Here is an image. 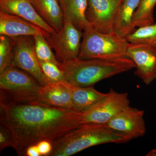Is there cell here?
<instances>
[{"label": "cell", "mask_w": 156, "mask_h": 156, "mask_svg": "<svg viewBox=\"0 0 156 156\" xmlns=\"http://www.w3.org/2000/svg\"><path fill=\"white\" fill-rule=\"evenodd\" d=\"M37 145L41 156H48L53 148L52 143L47 140L40 141Z\"/></svg>", "instance_id": "25"}, {"label": "cell", "mask_w": 156, "mask_h": 156, "mask_svg": "<svg viewBox=\"0 0 156 156\" xmlns=\"http://www.w3.org/2000/svg\"><path fill=\"white\" fill-rule=\"evenodd\" d=\"M0 9L6 13L22 17L50 34L56 32L38 14L30 0H0Z\"/></svg>", "instance_id": "14"}, {"label": "cell", "mask_w": 156, "mask_h": 156, "mask_svg": "<svg viewBox=\"0 0 156 156\" xmlns=\"http://www.w3.org/2000/svg\"><path fill=\"white\" fill-rule=\"evenodd\" d=\"M147 156H156V149H153L146 155Z\"/></svg>", "instance_id": "27"}, {"label": "cell", "mask_w": 156, "mask_h": 156, "mask_svg": "<svg viewBox=\"0 0 156 156\" xmlns=\"http://www.w3.org/2000/svg\"><path fill=\"white\" fill-rule=\"evenodd\" d=\"M41 86L26 72L16 67L0 74V103H28L38 101Z\"/></svg>", "instance_id": "5"}, {"label": "cell", "mask_w": 156, "mask_h": 156, "mask_svg": "<svg viewBox=\"0 0 156 156\" xmlns=\"http://www.w3.org/2000/svg\"><path fill=\"white\" fill-rule=\"evenodd\" d=\"M59 67L64 73L66 82L74 86L87 87L128 71L136 66L128 57L112 60L77 58L61 62Z\"/></svg>", "instance_id": "2"}, {"label": "cell", "mask_w": 156, "mask_h": 156, "mask_svg": "<svg viewBox=\"0 0 156 156\" xmlns=\"http://www.w3.org/2000/svg\"><path fill=\"white\" fill-rule=\"evenodd\" d=\"M144 115L143 110L129 105L113 117L105 126L131 140L142 137L146 132Z\"/></svg>", "instance_id": "11"}, {"label": "cell", "mask_w": 156, "mask_h": 156, "mask_svg": "<svg viewBox=\"0 0 156 156\" xmlns=\"http://www.w3.org/2000/svg\"><path fill=\"white\" fill-rule=\"evenodd\" d=\"M83 35L82 30L70 22L65 21L61 30L50 34L46 39L55 51L58 61L63 62L78 58Z\"/></svg>", "instance_id": "8"}, {"label": "cell", "mask_w": 156, "mask_h": 156, "mask_svg": "<svg viewBox=\"0 0 156 156\" xmlns=\"http://www.w3.org/2000/svg\"><path fill=\"white\" fill-rule=\"evenodd\" d=\"M73 85L66 82L41 87L38 101L50 106L73 109Z\"/></svg>", "instance_id": "13"}, {"label": "cell", "mask_w": 156, "mask_h": 156, "mask_svg": "<svg viewBox=\"0 0 156 156\" xmlns=\"http://www.w3.org/2000/svg\"><path fill=\"white\" fill-rule=\"evenodd\" d=\"M50 33L22 17L0 10V34L11 37L42 35L45 38Z\"/></svg>", "instance_id": "12"}, {"label": "cell", "mask_w": 156, "mask_h": 156, "mask_svg": "<svg viewBox=\"0 0 156 156\" xmlns=\"http://www.w3.org/2000/svg\"><path fill=\"white\" fill-rule=\"evenodd\" d=\"M126 39L129 43L147 44L156 50V23L137 27Z\"/></svg>", "instance_id": "20"}, {"label": "cell", "mask_w": 156, "mask_h": 156, "mask_svg": "<svg viewBox=\"0 0 156 156\" xmlns=\"http://www.w3.org/2000/svg\"><path fill=\"white\" fill-rule=\"evenodd\" d=\"M39 62L49 83L65 82L64 73L57 65L50 62Z\"/></svg>", "instance_id": "23"}, {"label": "cell", "mask_w": 156, "mask_h": 156, "mask_svg": "<svg viewBox=\"0 0 156 156\" xmlns=\"http://www.w3.org/2000/svg\"><path fill=\"white\" fill-rule=\"evenodd\" d=\"M13 38L7 36H0V74L11 67L13 57Z\"/></svg>", "instance_id": "22"}, {"label": "cell", "mask_w": 156, "mask_h": 156, "mask_svg": "<svg viewBox=\"0 0 156 156\" xmlns=\"http://www.w3.org/2000/svg\"><path fill=\"white\" fill-rule=\"evenodd\" d=\"M156 5V0H140L132 18L134 28L155 23L154 9Z\"/></svg>", "instance_id": "19"}, {"label": "cell", "mask_w": 156, "mask_h": 156, "mask_svg": "<svg viewBox=\"0 0 156 156\" xmlns=\"http://www.w3.org/2000/svg\"><path fill=\"white\" fill-rule=\"evenodd\" d=\"M33 37L35 53L39 62H50L59 66L61 62L56 58L46 38L42 35L35 36Z\"/></svg>", "instance_id": "21"}, {"label": "cell", "mask_w": 156, "mask_h": 156, "mask_svg": "<svg viewBox=\"0 0 156 156\" xmlns=\"http://www.w3.org/2000/svg\"><path fill=\"white\" fill-rule=\"evenodd\" d=\"M25 156H41V154L37 144L30 146L27 148L25 152Z\"/></svg>", "instance_id": "26"}, {"label": "cell", "mask_w": 156, "mask_h": 156, "mask_svg": "<svg viewBox=\"0 0 156 156\" xmlns=\"http://www.w3.org/2000/svg\"><path fill=\"white\" fill-rule=\"evenodd\" d=\"M131 140L127 135L105 125L83 124L53 141L48 156H72L94 146L125 143Z\"/></svg>", "instance_id": "3"}, {"label": "cell", "mask_w": 156, "mask_h": 156, "mask_svg": "<svg viewBox=\"0 0 156 156\" xmlns=\"http://www.w3.org/2000/svg\"><path fill=\"white\" fill-rule=\"evenodd\" d=\"M127 56L136 66L134 74L144 84L149 85L156 80V50L147 44L129 43Z\"/></svg>", "instance_id": "9"}, {"label": "cell", "mask_w": 156, "mask_h": 156, "mask_svg": "<svg viewBox=\"0 0 156 156\" xmlns=\"http://www.w3.org/2000/svg\"><path fill=\"white\" fill-rule=\"evenodd\" d=\"M83 112L50 106L39 101L0 103V122L11 133L17 154L25 156L30 146L44 140L53 143L79 127Z\"/></svg>", "instance_id": "1"}, {"label": "cell", "mask_w": 156, "mask_h": 156, "mask_svg": "<svg viewBox=\"0 0 156 156\" xmlns=\"http://www.w3.org/2000/svg\"><path fill=\"white\" fill-rule=\"evenodd\" d=\"M129 42L114 32L103 33L91 28L83 32L78 58L117 59L128 57Z\"/></svg>", "instance_id": "4"}, {"label": "cell", "mask_w": 156, "mask_h": 156, "mask_svg": "<svg viewBox=\"0 0 156 156\" xmlns=\"http://www.w3.org/2000/svg\"><path fill=\"white\" fill-rule=\"evenodd\" d=\"M64 22H70L76 28L85 30L92 28L86 17L87 0H58Z\"/></svg>", "instance_id": "15"}, {"label": "cell", "mask_w": 156, "mask_h": 156, "mask_svg": "<svg viewBox=\"0 0 156 156\" xmlns=\"http://www.w3.org/2000/svg\"><path fill=\"white\" fill-rule=\"evenodd\" d=\"M107 94L97 91L93 86L87 87L73 86V109L84 112L103 98Z\"/></svg>", "instance_id": "18"}, {"label": "cell", "mask_w": 156, "mask_h": 156, "mask_svg": "<svg viewBox=\"0 0 156 156\" xmlns=\"http://www.w3.org/2000/svg\"><path fill=\"white\" fill-rule=\"evenodd\" d=\"M12 38L14 48L11 67L18 68L26 72L32 76L41 87L49 84L35 53L33 37Z\"/></svg>", "instance_id": "7"}, {"label": "cell", "mask_w": 156, "mask_h": 156, "mask_svg": "<svg viewBox=\"0 0 156 156\" xmlns=\"http://www.w3.org/2000/svg\"><path fill=\"white\" fill-rule=\"evenodd\" d=\"M130 102L128 93L111 89L105 97L83 112L81 125H106L118 113L129 106Z\"/></svg>", "instance_id": "6"}, {"label": "cell", "mask_w": 156, "mask_h": 156, "mask_svg": "<svg viewBox=\"0 0 156 156\" xmlns=\"http://www.w3.org/2000/svg\"><path fill=\"white\" fill-rule=\"evenodd\" d=\"M122 0H87V20L92 28L103 33H113L116 13Z\"/></svg>", "instance_id": "10"}, {"label": "cell", "mask_w": 156, "mask_h": 156, "mask_svg": "<svg viewBox=\"0 0 156 156\" xmlns=\"http://www.w3.org/2000/svg\"><path fill=\"white\" fill-rule=\"evenodd\" d=\"M140 0H122L115 16L113 31L121 37L125 38L136 28L132 24V18Z\"/></svg>", "instance_id": "16"}, {"label": "cell", "mask_w": 156, "mask_h": 156, "mask_svg": "<svg viewBox=\"0 0 156 156\" xmlns=\"http://www.w3.org/2000/svg\"><path fill=\"white\" fill-rule=\"evenodd\" d=\"M38 14L56 32L64 23L63 13L58 0H30Z\"/></svg>", "instance_id": "17"}, {"label": "cell", "mask_w": 156, "mask_h": 156, "mask_svg": "<svg viewBox=\"0 0 156 156\" xmlns=\"http://www.w3.org/2000/svg\"><path fill=\"white\" fill-rule=\"evenodd\" d=\"M14 146V139L12 135L7 128L0 124V151L6 148H13Z\"/></svg>", "instance_id": "24"}]
</instances>
